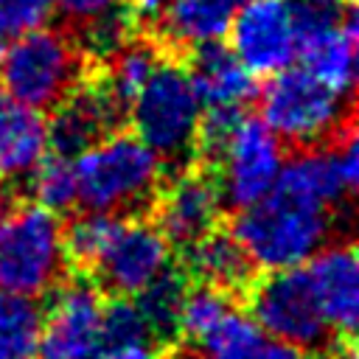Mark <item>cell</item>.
I'll list each match as a JSON object with an SVG mask.
<instances>
[{"label":"cell","instance_id":"6da1fadb","mask_svg":"<svg viewBox=\"0 0 359 359\" xmlns=\"http://www.w3.org/2000/svg\"><path fill=\"white\" fill-rule=\"evenodd\" d=\"M76 196L84 210L132 213L157 196L163 163L135 132H109L73 157Z\"/></svg>","mask_w":359,"mask_h":359},{"label":"cell","instance_id":"7a4b0ae2","mask_svg":"<svg viewBox=\"0 0 359 359\" xmlns=\"http://www.w3.org/2000/svg\"><path fill=\"white\" fill-rule=\"evenodd\" d=\"M93 62L62 25L17 34L0 59V87L20 104L53 112L90 73Z\"/></svg>","mask_w":359,"mask_h":359},{"label":"cell","instance_id":"3957f363","mask_svg":"<svg viewBox=\"0 0 359 359\" xmlns=\"http://www.w3.org/2000/svg\"><path fill=\"white\" fill-rule=\"evenodd\" d=\"M202 104L180 56L165 53L129 107L132 132L157 154L163 168L180 171L196 157Z\"/></svg>","mask_w":359,"mask_h":359},{"label":"cell","instance_id":"277c9868","mask_svg":"<svg viewBox=\"0 0 359 359\" xmlns=\"http://www.w3.org/2000/svg\"><path fill=\"white\" fill-rule=\"evenodd\" d=\"M233 236L255 264L275 272L306 264L331 236V210L289 199L278 191L236 210Z\"/></svg>","mask_w":359,"mask_h":359},{"label":"cell","instance_id":"5b68a950","mask_svg":"<svg viewBox=\"0 0 359 359\" xmlns=\"http://www.w3.org/2000/svg\"><path fill=\"white\" fill-rule=\"evenodd\" d=\"M261 104V121L289 146L328 143L348 121L351 95L334 93L306 67H280L269 73L266 84L255 93Z\"/></svg>","mask_w":359,"mask_h":359},{"label":"cell","instance_id":"8992f818","mask_svg":"<svg viewBox=\"0 0 359 359\" xmlns=\"http://www.w3.org/2000/svg\"><path fill=\"white\" fill-rule=\"evenodd\" d=\"M62 222L39 205H17L0 213V289L39 297L65 272Z\"/></svg>","mask_w":359,"mask_h":359},{"label":"cell","instance_id":"52a82bcc","mask_svg":"<svg viewBox=\"0 0 359 359\" xmlns=\"http://www.w3.org/2000/svg\"><path fill=\"white\" fill-rule=\"evenodd\" d=\"M250 317L264 334L300 351L323 348L331 334L303 264L266 272L250 283Z\"/></svg>","mask_w":359,"mask_h":359},{"label":"cell","instance_id":"ba28073f","mask_svg":"<svg viewBox=\"0 0 359 359\" xmlns=\"http://www.w3.org/2000/svg\"><path fill=\"white\" fill-rule=\"evenodd\" d=\"M283 160V140L261 118L241 115L213 163L219 168L216 188L222 208L236 213L269 196Z\"/></svg>","mask_w":359,"mask_h":359},{"label":"cell","instance_id":"9c48e42d","mask_svg":"<svg viewBox=\"0 0 359 359\" xmlns=\"http://www.w3.org/2000/svg\"><path fill=\"white\" fill-rule=\"evenodd\" d=\"M101 309L104 300L98 286L87 280L62 283L48 311H42L36 359H95L104 351Z\"/></svg>","mask_w":359,"mask_h":359},{"label":"cell","instance_id":"30bf717a","mask_svg":"<svg viewBox=\"0 0 359 359\" xmlns=\"http://www.w3.org/2000/svg\"><path fill=\"white\" fill-rule=\"evenodd\" d=\"M171 264V244L157 224L132 219L121 222L118 233L95 261L101 289L121 297H135L149 280H154Z\"/></svg>","mask_w":359,"mask_h":359},{"label":"cell","instance_id":"8fae6325","mask_svg":"<svg viewBox=\"0 0 359 359\" xmlns=\"http://www.w3.org/2000/svg\"><path fill=\"white\" fill-rule=\"evenodd\" d=\"M230 48L252 76H269L294 59L286 0H244L230 22Z\"/></svg>","mask_w":359,"mask_h":359},{"label":"cell","instance_id":"7c38bea8","mask_svg":"<svg viewBox=\"0 0 359 359\" xmlns=\"http://www.w3.org/2000/svg\"><path fill=\"white\" fill-rule=\"evenodd\" d=\"M303 266L328 328L339 337H353L359 314V264L353 244L325 241Z\"/></svg>","mask_w":359,"mask_h":359},{"label":"cell","instance_id":"4fadbf2b","mask_svg":"<svg viewBox=\"0 0 359 359\" xmlns=\"http://www.w3.org/2000/svg\"><path fill=\"white\" fill-rule=\"evenodd\" d=\"M219 210L222 199L216 180L202 171L177 174L154 205L160 233L168 238V244L180 247H188L199 236L210 233L219 222Z\"/></svg>","mask_w":359,"mask_h":359},{"label":"cell","instance_id":"5bb4252c","mask_svg":"<svg viewBox=\"0 0 359 359\" xmlns=\"http://www.w3.org/2000/svg\"><path fill=\"white\" fill-rule=\"evenodd\" d=\"M191 84L202 107H244L255 98V76L241 65L224 39H210L188 48L182 56Z\"/></svg>","mask_w":359,"mask_h":359},{"label":"cell","instance_id":"9a60e30c","mask_svg":"<svg viewBox=\"0 0 359 359\" xmlns=\"http://www.w3.org/2000/svg\"><path fill=\"white\" fill-rule=\"evenodd\" d=\"M241 3L244 0H165L149 34L157 36L165 53L182 56L199 42L224 39Z\"/></svg>","mask_w":359,"mask_h":359},{"label":"cell","instance_id":"2e32d148","mask_svg":"<svg viewBox=\"0 0 359 359\" xmlns=\"http://www.w3.org/2000/svg\"><path fill=\"white\" fill-rule=\"evenodd\" d=\"M48 151V118L0 87V177H25Z\"/></svg>","mask_w":359,"mask_h":359},{"label":"cell","instance_id":"e0dca14e","mask_svg":"<svg viewBox=\"0 0 359 359\" xmlns=\"http://www.w3.org/2000/svg\"><path fill=\"white\" fill-rule=\"evenodd\" d=\"M294 56L303 67L328 84L339 95H353L356 81V8L351 6L345 20L323 34H314L294 45Z\"/></svg>","mask_w":359,"mask_h":359},{"label":"cell","instance_id":"ac0fdd59","mask_svg":"<svg viewBox=\"0 0 359 359\" xmlns=\"http://www.w3.org/2000/svg\"><path fill=\"white\" fill-rule=\"evenodd\" d=\"M185 275L227 292H241L255 278V264L233 236V230H210L185 247Z\"/></svg>","mask_w":359,"mask_h":359},{"label":"cell","instance_id":"d6986e66","mask_svg":"<svg viewBox=\"0 0 359 359\" xmlns=\"http://www.w3.org/2000/svg\"><path fill=\"white\" fill-rule=\"evenodd\" d=\"M205 359H306V351L258 328L250 311H230L202 342Z\"/></svg>","mask_w":359,"mask_h":359},{"label":"cell","instance_id":"ffe728a7","mask_svg":"<svg viewBox=\"0 0 359 359\" xmlns=\"http://www.w3.org/2000/svg\"><path fill=\"white\" fill-rule=\"evenodd\" d=\"M185 289H188L185 269H174L168 264L154 280H149L135 294V306L143 314V323H146L151 339L165 342L180 334V311H182Z\"/></svg>","mask_w":359,"mask_h":359},{"label":"cell","instance_id":"44dd1931","mask_svg":"<svg viewBox=\"0 0 359 359\" xmlns=\"http://www.w3.org/2000/svg\"><path fill=\"white\" fill-rule=\"evenodd\" d=\"M42 306L31 294L0 289V359H36Z\"/></svg>","mask_w":359,"mask_h":359},{"label":"cell","instance_id":"7402d4cb","mask_svg":"<svg viewBox=\"0 0 359 359\" xmlns=\"http://www.w3.org/2000/svg\"><path fill=\"white\" fill-rule=\"evenodd\" d=\"M25 177H28V194H31L34 205H39L56 216L70 213L79 205L76 174H73L70 157H62L56 151H45L42 160Z\"/></svg>","mask_w":359,"mask_h":359},{"label":"cell","instance_id":"603a6c76","mask_svg":"<svg viewBox=\"0 0 359 359\" xmlns=\"http://www.w3.org/2000/svg\"><path fill=\"white\" fill-rule=\"evenodd\" d=\"M123 216L118 213H104V210H84L73 216L67 224H62V244L65 255L84 269H93L112 236L118 233Z\"/></svg>","mask_w":359,"mask_h":359},{"label":"cell","instance_id":"cb8c5ba5","mask_svg":"<svg viewBox=\"0 0 359 359\" xmlns=\"http://www.w3.org/2000/svg\"><path fill=\"white\" fill-rule=\"evenodd\" d=\"M233 311L230 292L213 283H196L185 289L182 311H180V334L188 342H202L227 314Z\"/></svg>","mask_w":359,"mask_h":359},{"label":"cell","instance_id":"d4e9b609","mask_svg":"<svg viewBox=\"0 0 359 359\" xmlns=\"http://www.w3.org/2000/svg\"><path fill=\"white\" fill-rule=\"evenodd\" d=\"M101 342H104V348L151 342V334H149L143 314L137 311L135 300L115 294L109 303H104V309H101Z\"/></svg>","mask_w":359,"mask_h":359},{"label":"cell","instance_id":"484cf974","mask_svg":"<svg viewBox=\"0 0 359 359\" xmlns=\"http://www.w3.org/2000/svg\"><path fill=\"white\" fill-rule=\"evenodd\" d=\"M286 3H289L292 28H294V45L339 25L348 8L353 6L351 0H286Z\"/></svg>","mask_w":359,"mask_h":359},{"label":"cell","instance_id":"4316f807","mask_svg":"<svg viewBox=\"0 0 359 359\" xmlns=\"http://www.w3.org/2000/svg\"><path fill=\"white\" fill-rule=\"evenodd\" d=\"M56 0H0V36H17L53 17Z\"/></svg>","mask_w":359,"mask_h":359},{"label":"cell","instance_id":"83f0119b","mask_svg":"<svg viewBox=\"0 0 359 359\" xmlns=\"http://www.w3.org/2000/svg\"><path fill=\"white\" fill-rule=\"evenodd\" d=\"M118 3H123V0H56L53 3V17H56V25L73 31L81 22L98 17L101 11H107Z\"/></svg>","mask_w":359,"mask_h":359},{"label":"cell","instance_id":"f1b7e54d","mask_svg":"<svg viewBox=\"0 0 359 359\" xmlns=\"http://www.w3.org/2000/svg\"><path fill=\"white\" fill-rule=\"evenodd\" d=\"M95 359H160L151 348V342H137V345H118V348H104Z\"/></svg>","mask_w":359,"mask_h":359},{"label":"cell","instance_id":"f546056e","mask_svg":"<svg viewBox=\"0 0 359 359\" xmlns=\"http://www.w3.org/2000/svg\"><path fill=\"white\" fill-rule=\"evenodd\" d=\"M8 202H11V196H8V188H6V180L0 177V213L8 208Z\"/></svg>","mask_w":359,"mask_h":359},{"label":"cell","instance_id":"4dcf8cb0","mask_svg":"<svg viewBox=\"0 0 359 359\" xmlns=\"http://www.w3.org/2000/svg\"><path fill=\"white\" fill-rule=\"evenodd\" d=\"M171 359H196V356H194V353H174Z\"/></svg>","mask_w":359,"mask_h":359},{"label":"cell","instance_id":"1f68e13d","mask_svg":"<svg viewBox=\"0 0 359 359\" xmlns=\"http://www.w3.org/2000/svg\"><path fill=\"white\" fill-rule=\"evenodd\" d=\"M3 50H6V48H3V36H0V59H3Z\"/></svg>","mask_w":359,"mask_h":359}]
</instances>
